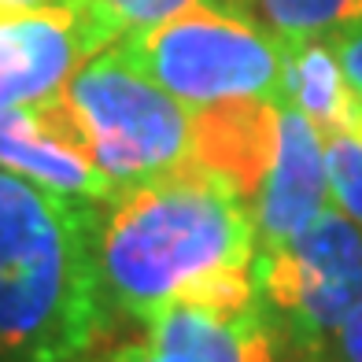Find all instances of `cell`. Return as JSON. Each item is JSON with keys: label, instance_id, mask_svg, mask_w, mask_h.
Wrapping results in <instances>:
<instances>
[{"label": "cell", "instance_id": "obj_13", "mask_svg": "<svg viewBox=\"0 0 362 362\" xmlns=\"http://www.w3.org/2000/svg\"><path fill=\"white\" fill-rule=\"evenodd\" d=\"M329 196L355 226H362V134H325Z\"/></svg>", "mask_w": 362, "mask_h": 362}, {"label": "cell", "instance_id": "obj_4", "mask_svg": "<svg viewBox=\"0 0 362 362\" xmlns=\"http://www.w3.org/2000/svg\"><path fill=\"white\" fill-rule=\"evenodd\" d=\"M89 159L115 189L137 185L189 163L192 111L144 78L119 48L89 56L59 89Z\"/></svg>", "mask_w": 362, "mask_h": 362}, {"label": "cell", "instance_id": "obj_1", "mask_svg": "<svg viewBox=\"0 0 362 362\" xmlns=\"http://www.w3.org/2000/svg\"><path fill=\"white\" fill-rule=\"evenodd\" d=\"M93 252L107 307L148 322L222 274L255 262L252 211L196 163L96 204Z\"/></svg>", "mask_w": 362, "mask_h": 362}, {"label": "cell", "instance_id": "obj_3", "mask_svg": "<svg viewBox=\"0 0 362 362\" xmlns=\"http://www.w3.org/2000/svg\"><path fill=\"white\" fill-rule=\"evenodd\" d=\"M115 48L189 111L222 100H285L288 45L207 4L126 34Z\"/></svg>", "mask_w": 362, "mask_h": 362}, {"label": "cell", "instance_id": "obj_17", "mask_svg": "<svg viewBox=\"0 0 362 362\" xmlns=\"http://www.w3.org/2000/svg\"><path fill=\"white\" fill-rule=\"evenodd\" d=\"M96 362H156V355H152V348H148V340H144V344H119V348H111Z\"/></svg>", "mask_w": 362, "mask_h": 362}, {"label": "cell", "instance_id": "obj_8", "mask_svg": "<svg viewBox=\"0 0 362 362\" xmlns=\"http://www.w3.org/2000/svg\"><path fill=\"white\" fill-rule=\"evenodd\" d=\"M0 170L86 204H104L119 192L115 181L74 148L56 93L34 104L0 107Z\"/></svg>", "mask_w": 362, "mask_h": 362}, {"label": "cell", "instance_id": "obj_18", "mask_svg": "<svg viewBox=\"0 0 362 362\" xmlns=\"http://www.w3.org/2000/svg\"><path fill=\"white\" fill-rule=\"evenodd\" d=\"M78 0H0V11H34V8H63Z\"/></svg>", "mask_w": 362, "mask_h": 362}, {"label": "cell", "instance_id": "obj_9", "mask_svg": "<svg viewBox=\"0 0 362 362\" xmlns=\"http://www.w3.org/2000/svg\"><path fill=\"white\" fill-rule=\"evenodd\" d=\"M148 348L156 362H277L259 300L244 307L170 300L148 318Z\"/></svg>", "mask_w": 362, "mask_h": 362}, {"label": "cell", "instance_id": "obj_6", "mask_svg": "<svg viewBox=\"0 0 362 362\" xmlns=\"http://www.w3.org/2000/svg\"><path fill=\"white\" fill-rule=\"evenodd\" d=\"M107 45L111 37L81 0L63 8L0 11V107L59 93L81 63Z\"/></svg>", "mask_w": 362, "mask_h": 362}, {"label": "cell", "instance_id": "obj_16", "mask_svg": "<svg viewBox=\"0 0 362 362\" xmlns=\"http://www.w3.org/2000/svg\"><path fill=\"white\" fill-rule=\"evenodd\" d=\"M329 348H333L337 362H362V303L344 318V325L337 329Z\"/></svg>", "mask_w": 362, "mask_h": 362}, {"label": "cell", "instance_id": "obj_10", "mask_svg": "<svg viewBox=\"0 0 362 362\" xmlns=\"http://www.w3.org/2000/svg\"><path fill=\"white\" fill-rule=\"evenodd\" d=\"M277 148V104L270 100H222L192 111V148L196 163L211 177L240 196L252 211L255 192L267 181Z\"/></svg>", "mask_w": 362, "mask_h": 362}, {"label": "cell", "instance_id": "obj_11", "mask_svg": "<svg viewBox=\"0 0 362 362\" xmlns=\"http://www.w3.org/2000/svg\"><path fill=\"white\" fill-rule=\"evenodd\" d=\"M285 100L300 107L310 126L325 134H358V100L344 78L329 41L288 45Z\"/></svg>", "mask_w": 362, "mask_h": 362}, {"label": "cell", "instance_id": "obj_15", "mask_svg": "<svg viewBox=\"0 0 362 362\" xmlns=\"http://www.w3.org/2000/svg\"><path fill=\"white\" fill-rule=\"evenodd\" d=\"M329 48H333L340 71H344V78H348V86L358 100V134H362V23L333 34L329 37Z\"/></svg>", "mask_w": 362, "mask_h": 362}, {"label": "cell", "instance_id": "obj_7", "mask_svg": "<svg viewBox=\"0 0 362 362\" xmlns=\"http://www.w3.org/2000/svg\"><path fill=\"white\" fill-rule=\"evenodd\" d=\"M325 207H333L329 170H325V137L322 129L310 126V119L300 107L281 100L277 104L274 163L252 200L255 252L285 248Z\"/></svg>", "mask_w": 362, "mask_h": 362}, {"label": "cell", "instance_id": "obj_2", "mask_svg": "<svg viewBox=\"0 0 362 362\" xmlns=\"http://www.w3.org/2000/svg\"><path fill=\"white\" fill-rule=\"evenodd\" d=\"M96 204L0 170V362H81L107 322Z\"/></svg>", "mask_w": 362, "mask_h": 362}, {"label": "cell", "instance_id": "obj_5", "mask_svg": "<svg viewBox=\"0 0 362 362\" xmlns=\"http://www.w3.org/2000/svg\"><path fill=\"white\" fill-rule=\"evenodd\" d=\"M255 292L262 310L310 355H325L344 318L362 303V226L325 207L296 240L255 252Z\"/></svg>", "mask_w": 362, "mask_h": 362}, {"label": "cell", "instance_id": "obj_14", "mask_svg": "<svg viewBox=\"0 0 362 362\" xmlns=\"http://www.w3.org/2000/svg\"><path fill=\"white\" fill-rule=\"evenodd\" d=\"M81 4L89 8V15L104 26V34L115 45L126 34H137V30H148L156 23H167L196 4H207V0H81Z\"/></svg>", "mask_w": 362, "mask_h": 362}, {"label": "cell", "instance_id": "obj_12", "mask_svg": "<svg viewBox=\"0 0 362 362\" xmlns=\"http://www.w3.org/2000/svg\"><path fill=\"white\" fill-rule=\"evenodd\" d=\"M207 8L240 15L285 45L329 41L362 23V0H207Z\"/></svg>", "mask_w": 362, "mask_h": 362}]
</instances>
